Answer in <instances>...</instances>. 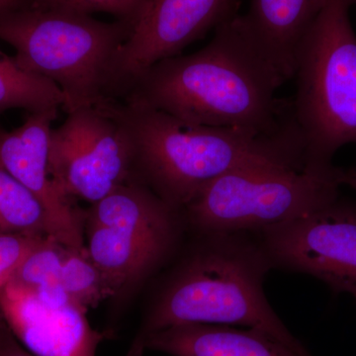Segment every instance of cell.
Masks as SVG:
<instances>
[{
  "label": "cell",
  "mask_w": 356,
  "mask_h": 356,
  "mask_svg": "<svg viewBox=\"0 0 356 356\" xmlns=\"http://www.w3.org/2000/svg\"><path fill=\"white\" fill-rule=\"evenodd\" d=\"M146 350L170 356H300L257 330L191 323L149 334L140 344L137 356Z\"/></svg>",
  "instance_id": "5bb4252c"
},
{
  "label": "cell",
  "mask_w": 356,
  "mask_h": 356,
  "mask_svg": "<svg viewBox=\"0 0 356 356\" xmlns=\"http://www.w3.org/2000/svg\"><path fill=\"white\" fill-rule=\"evenodd\" d=\"M202 242L159 293L128 356L153 332L172 325L209 324L264 332L300 356H312L276 315L264 294L273 269L254 233L200 235Z\"/></svg>",
  "instance_id": "3957f363"
},
{
  "label": "cell",
  "mask_w": 356,
  "mask_h": 356,
  "mask_svg": "<svg viewBox=\"0 0 356 356\" xmlns=\"http://www.w3.org/2000/svg\"><path fill=\"white\" fill-rule=\"evenodd\" d=\"M353 296H355V298L356 300V293H355V294H353Z\"/></svg>",
  "instance_id": "cb8c5ba5"
},
{
  "label": "cell",
  "mask_w": 356,
  "mask_h": 356,
  "mask_svg": "<svg viewBox=\"0 0 356 356\" xmlns=\"http://www.w3.org/2000/svg\"><path fill=\"white\" fill-rule=\"evenodd\" d=\"M58 108L29 113L13 131L0 127V163L38 199L48 214L58 241L69 247H86V215L60 191L51 175L49 144Z\"/></svg>",
  "instance_id": "7c38bea8"
},
{
  "label": "cell",
  "mask_w": 356,
  "mask_h": 356,
  "mask_svg": "<svg viewBox=\"0 0 356 356\" xmlns=\"http://www.w3.org/2000/svg\"><path fill=\"white\" fill-rule=\"evenodd\" d=\"M69 245L49 236L33 250L11 282L36 293L60 290V270Z\"/></svg>",
  "instance_id": "ac0fdd59"
},
{
  "label": "cell",
  "mask_w": 356,
  "mask_h": 356,
  "mask_svg": "<svg viewBox=\"0 0 356 356\" xmlns=\"http://www.w3.org/2000/svg\"><path fill=\"white\" fill-rule=\"evenodd\" d=\"M240 6L241 0H149L119 54V98L149 67L235 19Z\"/></svg>",
  "instance_id": "30bf717a"
},
{
  "label": "cell",
  "mask_w": 356,
  "mask_h": 356,
  "mask_svg": "<svg viewBox=\"0 0 356 356\" xmlns=\"http://www.w3.org/2000/svg\"><path fill=\"white\" fill-rule=\"evenodd\" d=\"M132 23L34 6L0 13V40L21 69L62 91L65 112L119 97L117 62Z\"/></svg>",
  "instance_id": "277c9868"
},
{
  "label": "cell",
  "mask_w": 356,
  "mask_h": 356,
  "mask_svg": "<svg viewBox=\"0 0 356 356\" xmlns=\"http://www.w3.org/2000/svg\"><path fill=\"white\" fill-rule=\"evenodd\" d=\"M181 212L132 179L86 213L88 254L114 295L146 277L172 254Z\"/></svg>",
  "instance_id": "52a82bcc"
},
{
  "label": "cell",
  "mask_w": 356,
  "mask_h": 356,
  "mask_svg": "<svg viewBox=\"0 0 356 356\" xmlns=\"http://www.w3.org/2000/svg\"><path fill=\"white\" fill-rule=\"evenodd\" d=\"M273 269L305 273L334 293H356V203L339 196L254 233Z\"/></svg>",
  "instance_id": "9c48e42d"
},
{
  "label": "cell",
  "mask_w": 356,
  "mask_h": 356,
  "mask_svg": "<svg viewBox=\"0 0 356 356\" xmlns=\"http://www.w3.org/2000/svg\"><path fill=\"white\" fill-rule=\"evenodd\" d=\"M64 104V95L55 83L21 69L13 57L0 51V115L11 109L35 113Z\"/></svg>",
  "instance_id": "9a60e30c"
},
{
  "label": "cell",
  "mask_w": 356,
  "mask_h": 356,
  "mask_svg": "<svg viewBox=\"0 0 356 356\" xmlns=\"http://www.w3.org/2000/svg\"><path fill=\"white\" fill-rule=\"evenodd\" d=\"M341 168H240L202 187L181 210L199 235L257 233L303 216L339 196Z\"/></svg>",
  "instance_id": "8992f818"
},
{
  "label": "cell",
  "mask_w": 356,
  "mask_h": 356,
  "mask_svg": "<svg viewBox=\"0 0 356 356\" xmlns=\"http://www.w3.org/2000/svg\"><path fill=\"white\" fill-rule=\"evenodd\" d=\"M0 356H35L13 336L0 313Z\"/></svg>",
  "instance_id": "44dd1931"
},
{
  "label": "cell",
  "mask_w": 356,
  "mask_h": 356,
  "mask_svg": "<svg viewBox=\"0 0 356 356\" xmlns=\"http://www.w3.org/2000/svg\"><path fill=\"white\" fill-rule=\"evenodd\" d=\"M32 6V0H0V13Z\"/></svg>",
  "instance_id": "7402d4cb"
},
{
  "label": "cell",
  "mask_w": 356,
  "mask_h": 356,
  "mask_svg": "<svg viewBox=\"0 0 356 356\" xmlns=\"http://www.w3.org/2000/svg\"><path fill=\"white\" fill-rule=\"evenodd\" d=\"M238 16L215 30L200 51L149 67L120 99L153 107L192 125L262 134L291 127V102L276 96L286 81L250 41Z\"/></svg>",
  "instance_id": "6da1fadb"
},
{
  "label": "cell",
  "mask_w": 356,
  "mask_h": 356,
  "mask_svg": "<svg viewBox=\"0 0 356 356\" xmlns=\"http://www.w3.org/2000/svg\"><path fill=\"white\" fill-rule=\"evenodd\" d=\"M109 100L67 112L51 131L49 165L60 191L91 204L134 179L130 142Z\"/></svg>",
  "instance_id": "ba28073f"
},
{
  "label": "cell",
  "mask_w": 356,
  "mask_h": 356,
  "mask_svg": "<svg viewBox=\"0 0 356 356\" xmlns=\"http://www.w3.org/2000/svg\"><path fill=\"white\" fill-rule=\"evenodd\" d=\"M0 313L35 356H96L104 339L91 327L88 310L60 290L36 293L10 282L0 290Z\"/></svg>",
  "instance_id": "8fae6325"
},
{
  "label": "cell",
  "mask_w": 356,
  "mask_h": 356,
  "mask_svg": "<svg viewBox=\"0 0 356 356\" xmlns=\"http://www.w3.org/2000/svg\"><path fill=\"white\" fill-rule=\"evenodd\" d=\"M110 106L130 142L133 177L181 212L202 187L240 168L283 165L305 168L296 126L277 134L192 125L128 100Z\"/></svg>",
  "instance_id": "7a4b0ae2"
},
{
  "label": "cell",
  "mask_w": 356,
  "mask_h": 356,
  "mask_svg": "<svg viewBox=\"0 0 356 356\" xmlns=\"http://www.w3.org/2000/svg\"><path fill=\"white\" fill-rule=\"evenodd\" d=\"M341 182L356 191V168H341Z\"/></svg>",
  "instance_id": "603a6c76"
},
{
  "label": "cell",
  "mask_w": 356,
  "mask_h": 356,
  "mask_svg": "<svg viewBox=\"0 0 356 356\" xmlns=\"http://www.w3.org/2000/svg\"><path fill=\"white\" fill-rule=\"evenodd\" d=\"M47 238L0 232V290L13 280L25 259Z\"/></svg>",
  "instance_id": "ffe728a7"
},
{
  "label": "cell",
  "mask_w": 356,
  "mask_h": 356,
  "mask_svg": "<svg viewBox=\"0 0 356 356\" xmlns=\"http://www.w3.org/2000/svg\"><path fill=\"white\" fill-rule=\"evenodd\" d=\"M60 285L63 291L86 310L95 308L114 293L86 247H69L60 270Z\"/></svg>",
  "instance_id": "e0dca14e"
},
{
  "label": "cell",
  "mask_w": 356,
  "mask_h": 356,
  "mask_svg": "<svg viewBox=\"0 0 356 356\" xmlns=\"http://www.w3.org/2000/svg\"><path fill=\"white\" fill-rule=\"evenodd\" d=\"M356 0H325L295 54L293 121L307 168L327 170L341 147L356 144Z\"/></svg>",
  "instance_id": "5b68a950"
},
{
  "label": "cell",
  "mask_w": 356,
  "mask_h": 356,
  "mask_svg": "<svg viewBox=\"0 0 356 356\" xmlns=\"http://www.w3.org/2000/svg\"><path fill=\"white\" fill-rule=\"evenodd\" d=\"M325 0H250L238 20L248 38L285 81L294 72L298 44Z\"/></svg>",
  "instance_id": "4fadbf2b"
},
{
  "label": "cell",
  "mask_w": 356,
  "mask_h": 356,
  "mask_svg": "<svg viewBox=\"0 0 356 356\" xmlns=\"http://www.w3.org/2000/svg\"><path fill=\"white\" fill-rule=\"evenodd\" d=\"M0 232L55 238L50 219L38 199L7 172L1 163Z\"/></svg>",
  "instance_id": "2e32d148"
},
{
  "label": "cell",
  "mask_w": 356,
  "mask_h": 356,
  "mask_svg": "<svg viewBox=\"0 0 356 356\" xmlns=\"http://www.w3.org/2000/svg\"><path fill=\"white\" fill-rule=\"evenodd\" d=\"M149 0H32V6L88 14L102 13L135 25Z\"/></svg>",
  "instance_id": "d6986e66"
}]
</instances>
